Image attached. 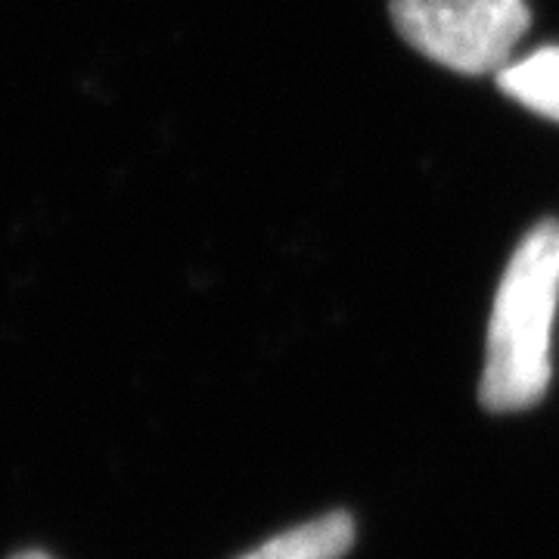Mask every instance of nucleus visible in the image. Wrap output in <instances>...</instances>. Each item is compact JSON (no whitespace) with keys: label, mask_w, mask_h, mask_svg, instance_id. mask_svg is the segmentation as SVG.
<instances>
[{"label":"nucleus","mask_w":559,"mask_h":559,"mask_svg":"<svg viewBox=\"0 0 559 559\" xmlns=\"http://www.w3.org/2000/svg\"><path fill=\"white\" fill-rule=\"evenodd\" d=\"M13 559H50V557H44V554H20V557H13Z\"/></svg>","instance_id":"5"},{"label":"nucleus","mask_w":559,"mask_h":559,"mask_svg":"<svg viewBox=\"0 0 559 559\" xmlns=\"http://www.w3.org/2000/svg\"><path fill=\"white\" fill-rule=\"evenodd\" d=\"M500 91L525 109L559 121V47H540L520 62H507L498 72Z\"/></svg>","instance_id":"4"},{"label":"nucleus","mask_w":559,"mask_h":559,"mask_svg":"<svg viewBox=\"0 0 559 559\" xmlns=\"http://www.w3.org/2000/svg\"><path fill=\"white\" fill-rule=\"evenodd\" d=\"M559 299V224L540 221L500 280L479 399L495 414L538 404L550 385V333Z\"/></svg>","instance_id":"1"},{"label":"nucleus","mask_w":559,"mask_h":559,"mask_svg":"<svg viewBox=\"0 0 559 559\" xmlns=\"http://www.w3.org/2000/svg\"><path fill=\"white\" fill-rule=\"evenodd\" d=\"M401 38L463 75L500 72L528 32L525 0H392Z\"/></svg>","instance_id":"2"},{"label":"nucleus","mask_w":559,"mask_h":559,"mask_svg":"<svg viewBox=\"0 0 559 559\" xmlns=\"http://www.w3.org/2000/svg\"><path fill=\"white\" fill-rule=\"evenodd\" d=\"M352 544H355V520L336 510L264 540L261 547L240 559H342L352 550Z\"/></svg>","instance_id":"3"}]
</instances>
